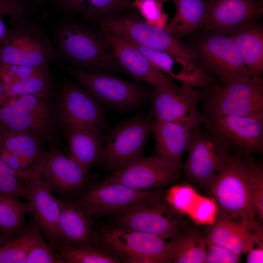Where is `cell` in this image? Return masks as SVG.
<instances>
[{"label":"cell","mask_w":263,"mask_h":263,"mask_svg":"<svg viewBox=\"0 0 263 263\" xmlns=\"http://www.w3.org/2000/svg\"><path fill=\"white\" fill-rule=\"evenodd\" d=\"M101 237L122 263H172L169 242L156 235L115 225L106 228Z\"/></svg>","instance_id":"cell-8"},{"label":"cell","mask_w":263,"mask_h":263,"mask_svg":"<svg viewBox=\"0 0 263 263\" xmlns=\"http://www.w3.org/2000/svg\"><path fill=\"white\" fill-rule=\"evenodd\" d=\"M247 263H263V244L255 246L247 252Z\"/></svg>","instance_id":"cell-44"},{"label":"cell","mask_w":263,"mask_h":263,"mask_svg":"<svg viewBox=\"0 0 263 263\" xmlns=\"http://www.w3.org/2000/svg\"><path fill=\"white\" fill-rule=\"evenodd\" d=\"M163 5L159 0H134L132 4L146 23L165 29L169 16L163 11Z\"/></svg>","instance_id":"cell-37"},{"label":"cell","mask_w":263,"mask_h":263,"mask_svg":"<svg viewBox=\"0 0 263 263\" xmlns=\"http://www.w3.org/2000/svg\"><path fill=\"white\" fill-rule=\"evenodd\" d=\"M32 212L31 203L0 192V232L14 236L26 226L25 216Z\"/></svg>","instance_id":"cell-32"},{"label":"cell","mask_w":263,"mask_h":263,"mask_svg":"<svg viewBox=\"0 0 263 263\" xmlns=\"http://www.w3.org/2000/svg\"><path fill=\"white\" fill-rule=\"evenodd\" d=\"M204 95V116L263 114V82L252 78L210 85Z\"/></svg>","instance_id":"cell-6"},{"label":"cell","mask_w":263,"mask_h":263,"mask_svg":"<svg viewBox=\"0 0 263 263\" xmlns=\"http://www.w3.org/2000/svg\"><path fill=\"white\" fill-rule=\"evenodd\" d=\"M206 257L204 263H237L241 257L206 238Z\"/></svg>","instance_id":"cell-41"},{"label":"cell","mask_w":263,"mask_h":263,"mask_svg":"<svg viewBox=\"0 0 263 263\" xmlns=\"http://www.w3.org/2000/svg\"><path fill=\"white\" fill-rule=\"evenodd\" d=\"M202 98V94L194 88L183 84L155 88L150 116L156 120L177 122L193 129L204 122L198 106Z\"/></svg>","instance_id":"cell-14"},{"label":"cell","mask_w":263,"mask_h":263,"mask_svg":"<svg viewBox=\"0 0 263 263\" xmlns=\"http://www.w3.org/2000/svg\"><path fill=\"white\" fill-rule=\"evenodd\" d=\"M180 171L154 154L143 157L113 171L105 181L120 183L136 189L148 190L173 183L179 178Z\"/></svg>","instance_id":"cell-18"},{"label":"cell","mask_w":263,"mask_h":263,"mask_svg":"<svg viewBox=\"0 0 263 263\" xmlns=\"http://www.w3.org/2000/svg\"><path fill=\"white\" fill-rule=\"evenodd\" d=\"M55 34L56 48L60 57L79 70L108 72L117 68L101 32L78 23L64 21Z\"/></svg>","instance_id":"cell-3"},{"label":"cell","mask_w":263,"mask_h":263,"mask_svg":"<svg viewBox=\"0 0 263 263\" xmlns=\"http://www.w3.org/2000/svg\"><path fill=\"white\" fill-rule=\"evenodd\" d=\"M29 10V4L26 0H0V11L10 19L25 17Z\"/></svg>","instance_id":"cell-43"},{"label":"cell","mask_w":263,"mask_h":263,"mask_svg":"<svg viewBox=\"0 0 263 263\" xmlns=\"http://www.w3.org/2000/svg\"><path fill=\"white\" fill-rule=\"evenodd\" d=\"M2 65L0 64V98L2 95L4 91V82L1 73Z\"/></svg>","instance_id":"cell-48"},{"label":"cell","mask_w":263,"mask_h":263,"mask_svg":"<svg viewBox=\"0 0 263 263\" xmlns=\"http://www.w3.org/2000/svg\"><path fill=\"white\" fill-rule=\"evenodd\" d=\"M60 207L57 227V245L85 244L95 247L98 238L92 226L91 218L75 202L56 197Z\"/></svg>","instance_id":"cell-25"},{"label":"cell","mask_w":263,"mask_h":263,"mask_svg":"<svg viewBox=\"0 0 263 263\" xmlns=\"http://www.w3.org/2000/svg\"><path fill=\"white\" fill-rule=\"evenodd\" d=\"M101 32L118 66L132 78L157 88L174 84L171 77L155 67L131 42L107 31Z\"/></svg>","instance_id":"cell-17"},{"label":"cell","mask_w":263,"mask_h":263,"mask_svg":"<svg viewBox=\"0 0 263 263\" xmlns=\"http://www.w3.org/2000/svg\"><path fill=\"white\" fill-rule=\"evenodd\" d=\"M89 174L57 148L48 151L39 176L49 190L69 196L85 188Z\"/></svg>","instance_id":"cell-19"},{"label":"cell","mask_w":263,"mask_h":263,"mask_svg":"<svg viewBox=\"0 0 263 263\" xmlns=\"http://www.w3.org/2000/svg\"><path fill=\"white\" fill-rule=\"evenodd\" d=\"M4 93L0 98V105L9 99L16 96L39 95L51 97L54 93L49 72L4 84Z\"/></svg>","instance_id":"cell-33"},{"label":"cell","mask_w":263,"mask_h":263,"mask_svg":"<svg viewBox=\"0 0 263 263\" xmlns=\"http://www.w3.org/2000/svg\"><path fill=\"white\" fill-rule=\"evenodd\" d=\"M7 40L0 44L1 65L48 66L60 57L40 27L25 17L11 20Z\"/></svg>","instance_id":"cell-4"},{"label":"cell","mask_w":263,"mask_h":263,"mask_svg":"<svg viewBox=\"0 0 263 263\" xmlns=\"http://www.w3.org/2000/svg\"><path fill=\"white\" fill-rule=\"evenodd\" d=\"M99 23L101 30L116 34L132 43L172 53L195 64L200 60L196 49L188 47L166 29L146 23L134 14H121Z\"/></svg>","instance_id":"cell-5"},{"label":"cell","mask_w":263,"mask_h":263,"mask_svg":"<svg viewBox=\"0 0 263 263\" xmlns=\"http://www.w3.org/2000/svg\"><path fill=\"white\" fill-rule=\"evenodd\" d=\"M12 237H13L0 232V249L4 243Z\"/></svg>","instance_id":"cell-47"},{"label":"cell","mask_w":263,"mask_h":263,"mask_svg":"<svg viewBox=\"0 0 263 263\" xmlns=\"http://www.w3.org/2000/svg\"><path fill=\"white\" fill-rule=\"evenodd\" d=\"M169 242L172 263H204L206 237L202 231L186 226Z\"/></svg>","instance_id":"cell-30"},{"label":"cell","mask_w":263,"mask_h":263,"mask_svg":"<svg viewBox=\"0 0 263 263\" xmlns=\"http://www.w3.org/2000/svg\"><path fill=\"white\" fill-rule=\"evenodd\" d=\"M134 0H88L80 12L84 19L98 21L122 14Z\"/></svg>","instance_id":"cell-35"},{"label":"cell","mask_w":263,"mask_h":263,"mask_svg":"<svg viewBox=\"0 0 263 263\" xmlns=\"http://www.w3.org/2000/svg\"><path fill=\"white\" fill-rule=\"evenodd\" d=\"M154 121L138 114L117 124L105 137L100 162L113 172L143 158Z\"/></svg>","instance_id":"cell-7"},{"label":"cell","mask_w":263,"mask_h":263,"mask_svg":"<svg viewBox=\"0 0 263 263\" xmlns=\"http://www.w3.org/2000/svg\"><path fill=\"white\" fill-rule=\"evenodd\" d=\"M26 199L31 204L32 212L41 232L54 249L57 245L60 207L56 197L47 188L39 173L28 184Z\"/></svg>","instance_id":"cell-24"},{"label":"cell","mask_w":263,"mask_h":263,"mask_svg":"<svg viewBox=\"0 0 263 263\" xmlns=\"http://www.w3.org/2000/svg\"><path fill=\"white\" fill-rule=\"evenodd\" d=\"M69 144L68 157L88 174L100 162L105 137L104 132L80 126H63Z\"/></svg>","instance_id":"cell-26"},{"label":"cell","mask_w":263,"mask_h":263,"mask_svg":"<svg viewBox=\"0 0 263 263\" xmlns=\"http://www.w3.org/2000/svg\"><path fill=\"white\" fill-rule=\"evenodd\" d=\"M206 132L241 157L263 151V114L244 116H204Z\"/></svg>","instance_id":"cell-10"},{"label":"cell","mask_w":263,"mask_h":263,"mask_svg":"<svg viewBox=\"0 0 263 263\" xmlns=\"http://www.w3.org/2000/svg\"><path fill=\"white\" fill-rule=\"evenodd\" d=\"M205 237L241 257L255 245L263 244V229L253 230L242 223L218 214L213 222L208 225Z\"/></svg>","instance_id":"cell-22"},{"label":"cell","mask_w":263,"mask_h":263,"mask_svg":"<svg viewBox=\"0 0 263 263\" xmlns=\"http://www.w3.org/2000/svg\"><path fill=\"white\" fill-rule=\"evenodd\" d=\"M160 1H161L162 2H164L165 1H169V0H173L174 1V2L178 0H159Z\"/></svg>","instance_id":"cell-49"},{"label":"cell","mask_w":263,"mask_h":263,"mask_svg":"<svg viewBox=\"0 0 263 263\" xmlns=\"http://www.w3.org/2000/svg\"><path fill=\"white\" fill-rule=\"evenodd\" d=\"M43 238L35 218L24 229L5 242L0 249V263H25L33 247Z\"/></svg>","instance_id":"cell-31"},{"label":"cell","mask_w":263,"mask_h":263,"mask_svg":"<svg viewBox=\"0 0 263 263\" xmlns=\"http://www.w3.org/2000/svg\"><path fill=\"white\" fill-rule=\"evenodd\" d=\"M45 144L32 135L15 132L0 133V148L20 159L39 172L48 151Z\"/></svg>","instance_id":"cell-28"},{"label":"cell","mask_w":263,"mask_h":263,"mask_svg":"<svg viewBox=\"0 0 263 263\" xmlns=\"http://www.w3.org/2000/svg\"><path fill=\"white\" fill-rule=\"evenodd\" d=\"M164 193L161 190H138L120 183L104 181L85 188L75 203L91 218L124 212Z\"/></svg>","instance_id":"cell-9"},{"label":"cell","mask_w":263,"mask_h":263,"mask_svg":"<svg viewBox=\"0 0 263 263\" xmlns=\"http://www.w3.org/2000/svg\"><path fill=\"white\" fill-rule=\"evenodd\" d=\"M62 263H119L114 255L103 252L94 246L80 244L57 245L54 249Z\"/></svg>","instance_id":"cell-34"},{"label":"cell","mask_w":263,"mask_h":263,"mask_svg":"<svg viewBox=\"0 0 263 263\" xmlns=\"http://www.w3.org/2000/svg\"><path fill=\"white\" fill-rule=\"evenodd\" d=\"M263 8L254 0H210L202 27L213 33H231L260 17Z\"/></svg>","instance_id":"cell-20"},{"label":"cell","mask_w":263,"mask_h":263,"mask_svg":"<svg viewBox=\"0 0 263 263\" xmlns=\"http://www.w3.org/2000/svg\"><path fill=\"white\" fill-rule=\"evenodd\" d=\"M212 33L200 40L196 49L207 70L223 83L252 78L234 41L225 35Z\"/></svg>","instance_id":"cell-15"},{"label":"cell","mask_w":263,"mask_h":263,"mask_svg":"<svg viewBox=\"0 0 263 263\" xmlns=\"http://www.w3.org/2000/svg\"><path fill=\"white\" fill-rule=\"evenodd\" d=\"M176 11L165 29L175 37L188 35L205 24L208 14V2L205 0H178Z\"/></svg>","instance_id":"cell-29"},{"label":"cell","mask_w":263,"mask_h":263,"mask_svg":"<svg viewBox=\"0 0 263 263\" xmlns=\"http://www.w3.org/2000/svg\"><path fill=\"white\" fill-rule=\"evenodd\" d=\"M164 195L116 214V225L170 239L187 226L167 203Z\"/></svg>","instance_id":"cell-12"},{"label":"cell","mask_w":263,"mask_h":263,"mask_svg":"<svg viewBox=\"0 0 263 263\" xmlns=\"http://www.w3.org/2000/svg\"><path fill=\"white\" fill-rule=\"evenodd\" d=\"M25 263H62L53 247L42 239L37 243L27 255Z\"/></svg>","instance_id":"cell-42"},{"label":"cell","mask_w":263,"mask_h":263,"mask_svg":"<svg viewBox=\"0 0 263 263\" xmlns=\"http://www.w3.org/2000/svg\"><path fill=\"white\" fill-rule=\"evenodd\" d=\"M60 100L59 119L63 126H84L104 132L108 129L104 109L88 91L71 82H65L61 88Z\"/></svg>","instance_id":"cell-16"},{"label":"cell","mask_w":263,"mask_h":263,"mask_svg":"<svg viewBox=\"0 0 263 263\" xmlns=\"http://www.w3.org/2000/svg\"><path fill=\"white\" fill-rule=\"evenodd\" d=\"M208 189L217 206V214L254 230L263 229L256 220L250 171L243 157L232 153Z\"/></svg>","instance_id":"cell-1"},{"label":"cell","mask_w":263,"mask_h":263,"mask_svg":"<svg viewBox=\"0 0 263 263\" xmlns=\"http://www.w3.org/2000/svg\"><path fill=\"white\" fill-rule=\"evenodd\" d=\"M49 72L48 66H30L23 65H2L4 85L9 84L32 76Z\"/></svg>","instance_id":"cell-40"},{"label":"cell","mask_w":263,"mask_h":263,"mask_svg":"<svg viewBox=\"0 0 263 263\" xmlns=\"http://www.w3.org/2000/svg\"><path fill=\"white\" fill-rule=\"evenodd\" d=\"M99 103L119 110L139 107L146 96L145 91L134 83L101 73L90 72L62 65Z\"/></svg>","instance_id":"cell-13"},{"label":"cell","mask_w":263,"mask_h":263,"mask_svg":"<svg viewBox=\"0 0 263 263\" xmlns=\"http://www.w3.org/2000/svg\"><path fill=\"white\" fill-rule=\"evenodd\" d=\"M132 43L155 67L182 84L194 88H206L215 83L213 79L198 64L185 58L166 51Z\"/></svg>","instance_id":"cell-21"},{"label":"cell","mask_w":263,"mask_h":263,"mask_svg":"<svg viewBox=\"0 0 263 263\" xmlns=\"http://www.w3.org/2000/svg\"><path fill=\"white\" fill-rule=\"evenodd\" d=\"M201 195L190 186L178 184L165 192V199L176 212L189 216L197 204Z\"/></svg>","instance_id":"cell-36"},{"label":"cell","mask_w":263,"mask_h":263,"mask_svg":"<svg viewBox=\"0 0 263 263\" xmlns=\"http://www.w3.org/2000/svg\"><path fill=\"white\" fill-rule=\"evenodd\" d=\"M250 171L251 187L257 217L263 220V170L251 155L243 157Z\"/></svg>","instance_id":"cell-38"},{"label":"cell","mask_w":263,"mask_h":263,"mask_svg":"<svg viewBox=\"0 0 263 263\" xmlns=\"http://www.w3.org/2000/svg\"><path fill=\"white\" fill-rule=\"evenodd\" d=\"M3 13L0 11V44L5 42L8 37V29L3 20Z\"/></svg>","instance_id":"cell-46"},{"label":"cell","mask_w":263,"mask_h":263,"mask_svg":"<svg viewBox=\"0 0 263 263\" xmlns=\"http://www.w3.org/2000/svg\"><path fill=\"white\" fill-rule=\"evenodd\" d=\"M51 97L26 95L11 98L0 105V133L22 132L35 136L45 144L56 140L59 107Z\"/></svg>","instance_id":"cell-2"},{"label":"cell","mask_w":263,"mask_h":263,"mask_svg":"<svg viewBox=\"0 0 263 263\" xmlns=\"http://www.w3.org/2000/svg\"><path fill=\"white\" fill-rule=\"evenodd\" d=\"M188 157L183 165L188 179L209 189L232 154L219 140L200 126L192 129Z\"/></svg>","instance_id":"cell-11"},{"label":"cell","mask_w":263,"mask_h":263,"mask_svg":"<svg viewBox=\"0 0 263 263\" xmlns=\"http://www.w3.org/2000/svg\"><path fill=\"white\" fill-rule=\"evenodd\" d=\"M28 184L0 159V192L26 199Z\"/></svg>","instance_id":"cell-39"},{"label":"cell","mask_w":263,"mask_h":263,"mask_svg":"<svg viewBox=\"0 0 263 263\" xmlns=\"http://www.w3.org/2000/svg\"><path fill=\"white\" fill-rule=\"evenodd\" d=\"M192 129L177 122L154 120L152 133L155 154L172 167L181 170L183 156L190 145Z\"/></svg>","instance_id":"cell-23"},{"label":"cell","mask_w":263,"mask_h":263,"mask_svg":"<svg viewBox=\"0 0 263 263\" xmlns=\"http://www.w3.org/2000/svg\"><path fill=\"white\" fill-rule=\"evenodd\" d=\"M88 0H59L60 3L67 10L81 12Z\"/></svg>","instance_id":"cell-45"},{"label":"cell","mask_w":263,"mask_h":263,"mask_svg":"<svg viewBox=\"0 0 263 263\" xmlns=\"http://www.w3.org/2000/svg\"><path fill=\"white\" fill-rule=\"evenodd\" d=\"M229 37L238 47L242 60L253 79L263 82V30L254 20L242 25Z\"/></svg>","instance_id":"cell-27"}]
</instances>
